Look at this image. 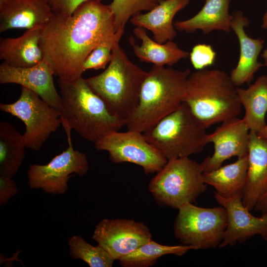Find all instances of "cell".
Listing matches in <instances>:
<instances>
[{
    "label": "cell",
    "mask_w": 267,
    "mask_h": 267,
    "mask_svg": "<svg viewBox=\"0 0 267 267\" xmlns=\"http://www.w3.org/2000/svg\"><path fill=\"white\" fill-rule=\"evenodd\" d=\"M94 147L107 151L113 163L135 164L141 167L146 175L158 173L168 162L143 133L135 131L111 132L95 142Z\"/></svg>",
    "instance_id": "30bf717a"
},
{
    "label": "cell",
    "mask_w": 267,
    "mask_h": 267,
    "mask_svg": "<svg viewBox=\"0 0 267 267\" xmlns=\"http://www.w3.org/2000/svg\"><path fill=\"white\" fill-rule=\"evenodd\" d=\"M189 57L193 67L196 70H200L206 69L214 63L216 52L211 45L199 44L193 47Z\"/></svg>",
    "instance_id": "f546056e"
},
{
    "label": "cell",
    "mask_w": 267,
    "mask_h": 267,
    "mask_svg": "<svg viewBox=\"0 0 267 267\" xmlns=\"http://www.w3.org/2000/svg\"><path fill=\"white\" fill-rule=\"evenodd\" d=\"M0 110L23 121L26 148L34 151L40 150L50 134L62 125L60 111L24 87L16 101L0 103Z\"/></svg>",
    "instance_id": "9c48e42d"
},
{
    "label": "cell",
    "mask_w": 267,
    "mask_h": 267,
    "mask_svg": "<svg viewBox=\"0 0 267 267\" xmlns=\"http://www.w3.org/2000/svg\"><path fill=\"white\" fill-rule=\"evenodd\" d=\"M264 61V65L267 67V48H266L261 54Z\"/></svg>",
    "instance_id": "d590c367"
},
{
    "label": "cell",
    "mask_w": 267,
    "mask_h": 267,
    "mask_svg": "<svg viewBox=\"0 0 267 267\" xmlns=\"http://www.w3.org/2000/svg\"><path fill=\"white\" fill-rule=\"evenodd\" d=\"M262 28L264 29H267V9L263 17V23L262 25Z\"/></svg>",
    "instance_id": "e575fe53"
},
{
    "label": "cell",
    "mask_w": 267,
    "mask_h": 267,
    "mask_svg": "<svg viewBox=\"0 0 267 267\" xmlns=\"http://www.w3.org/2000/svg\"><path fill=\"white\" fill-rule=\"evenodd\" d=\"M206 130L183 102L143 134L168 161L189 157L202 151L208 143Z\"/></svg>",
    "instance_id": "8992f818"
},
{
    "label": "cell",
    "mask_w": 267,
    "mask_h": 267,
    "mask_svg": "<svg viewBox=\"0 0 267 267\" xmlns=\"http://www.w3.org/2000/svg\"><path fill=\"white\" fill-rule=\"evenodd\" d=\"M254 209L262 214L267 213V189L257 201Z\"/></svg>",
    "instance_id": "d6a6232c"
},
{
    "label": "cell",
    "mask_w": 267,
    "mask_h": 267,
    "mask_svg": "<svg viewBox=\"0 0 267 267\" xmlns=\"http://www.w3.org/2000/svg\"><path fill=\"white\" fill-rule=\"evenodd\" d=\"M214 197L219 205L225 210L227 219L222 240L219 247L235 245L255 235H259L267 241V213L259 217L252 215L243 204L242 195L225 198L215 192Z\"/></svg>",
    "instance_id": "4fadbf2b"
},
{
    "label": "cell",
    "mask_w": 267,
    "mask_h": 267,
    "mask_svg": "<svg viewBox=\"0 0 267 267\" xmlns=\"http://www.w3.org/2000/svg\"><path fill=\"white\" fill-rule=\"evenodd\" d=\"M1 0H0V1H1Z\"/></svg>",
    "instance_id": "8d00e7d4"
},
{
    "label": "cell",
    "mask_w": 267,
    "mask_h": 267,
    "mask_svg": "<svg viewBox=\"0 0 267 267\" xmlns=\"http://www.w3.org/2000/svg\"><path fill=\"white\" fill-rule=\"evenodd\" d=\"M190 250H196L191 245L168 246L152 239L119 260L124 267H148L154 265L162 256L173 254L180 256Z\"/></svg>",
    "instance_id": "484cf974"
},
{
    "label": "cell",
    "mask_w": 267,
    "mask_h": 267,
    "mask_svg": "<svg viewBox=\"0 0 267 267\" xmlns=\"http://www.w3.org/2000/svg\"><path fill=\"white\" fill-rule=\"evenodd\" d=\"M189 2L190 0H161L153 9L144 14L134 15L130 21L136 27L150 31L155 41L164 44L173 41L177 36L174 18Z\"/></svg>",
    "instance_id": "d6986e66"
},
{
    "label": "cell",
    "mask_w": 267,
    "mask_h": 267,
    "mask_svg": "<svg viewBox=\"0 0 267 267\" xmlns=\"http://www.w3.org/2000/svg\"><path fill=\"white\" fill-rule=\"evenodd\" d=\"M70 256L86 262L90 267H112L115 260L99 245L93 246L76 235L68 241Z\"/></svg>",
    "instance_id": "4316f807"
},
{
    "label": "cell",
    "mask_w": 267,
    "mask_h": 267,
    "mask_svg": "<svg viewBox=\"0 0 267 267\" xmlns=\"http://www.w3.org/2000/svg\"><path fill=\"white\" fill-rule=\"evenodd\" d=\"M248 167V155L238 157L234 163L203 173L205 183L212 186L220 195L229 198L243 196Z\"/></svg>",
    "instance_id": "603a6c76"
},
{
    "label": "cell",
    "mask_w": 267,
    "mask_h": 267,
    "mask_svg": "<svg viewBox=\"0 0 267 267\" xmlns=\"http://www.w3.org/2000/svg\"><path fill=\"white\" fill-rule=\"evenodd\" d=\"M236 91L245 110L244 122L250 132L258 134L267 125V75L260 76L246 89L236 87Z\"/></svg>",
    "instance_id": "cb8c5ba5"
},
{
    "label": "cell",
    "mask_w": 267,
    "mask_h": 267,
    "mask_svg": "<svg viewBox=\"0 0 267 267\" xmlns=\"http://www.w3.org/2000/svg\"><path fill=\"white\" fill-rule=\"evenodd\" d=\"M149 228L133 220L104 219L95 227L92 239L115 261L151 240Z\"/></svg>",
    "instance_id": "7c38bea8"
},
{
    "label": "cell",
    "mask_w": 267,
    "mask_h": 267,
    "mask_svg": "<svg viewBox=\"0 0 267 267\" xmlns=\"http://www.w3.org/2000/svg\"><path fill=\"white\" fill-rule=\"evenodd\" d=\"M183 102L206 129L238 117L242 107L230 76L219 69L190 73Z\"/></svg>",
    "instance_id": "277c9868"
},
{
    "label": "cell",
    "mask_w": 267,
    "mask_h": 267,
    "mask_svg": "<svg viewBox=\"0 0 267 267\" xmlns=\"http://www.w3.org/2000/svg\"><path fill=\"white\" fill-rule=\"evenodd\" d=\"M125 29H120L115 35L97 45L89 54L83 65V71L89 69H103L108 64L112 57L113 47L119 43Z\"/></svg>",
    "instance_id": "f1b7e54d"
},
{
    "label": "cell",
    "mask_w": 267,
    "mask_h": 267,
    "mask_svg": "<svg viewBox=\"0 0 267 267\" xmlns=\"http://www.w3.org/2000/svg\"><path fill=\"white\" fill-rule=\"evenodd\" d=\"M148 184V190L160 205L178 209L195 202L207 189L200 163L189 157L168 160Z\"/></svg>",
    "instance_id": "52a82bcc"
},
{
    "label": "cell",
    "mask_w": 267,
    "mask_h": 267,
    "mask_svg": "<svg viewBox=\"0 0 267 267\" xmlns=\"http://www.w3.org/2000/svg\"><path fill=\"white\" fill-rule=\"evenodd\" d=\"M18 192L16 183L12 178L0 176V206L8 203Z\"/></svg>",
    "instance_id": "1f68e13d"
},
{
    "label": "cell",
    "mask_w": 267,
    "mask_h": 267,
    "mask_svg": "<svg viewBox=\"0 0 267 267\" xmlns=\"http://www.w3.org/2000/svg\"><path fill=\"white\" fill-rule=\"evenodd\" d=\"M43 28L27 30L20 37L1 38L0 58L15 67L35 66L44 59L40 41Z\"/></svg>",
    "instance_id": "ffe728a7"
},
{
    "label": "cell",
    "mask_w": 267,
    "mask_h": 267,
    "mask_svg": "<svg viewBox=\"0 0 267 267\" xmlns=\"http://www.w3.org/2000/svg\"><path fill=\"white\" fill-rule=\"evenodd\" d=\"M161 0H113L109 5L114 17L115 32L125 29L127 22L134 15L149 11Z\"/></svg>",
    "instance_id": "83f0119b"
},
{
    "label": "cell",
    "mask_w": 267,
    "mask_h": 267,
    "mask_svg": "<svg viewBox=\"0 0 267 267\" xmlns=\"http://www.w3.org/2000/svg\"><path fill=\"white\" fill-rule=\"evenodd\" d=\"M232 14L231 29L238 40L240 54L230 77L234 86L238 87L244 84H249L255 73L263 66L258 61V56L263 48L264 40L252 38L247 34L245 28L249 26L250 21L242 11L236 10Z\"/></svg>",
    "instance_id": "2e32d148"
},
{
    "label": "cell",
    "mask_w": 267,
    "mask_h": 267,
    "mask_svg": "<svg viewBox=\"0 0 267 267\" xmlns=\"http://www.w3.org/2000/svg\"><path fill=\"white\" fill-rule=\"evenodd\" d=\"M53 13L47 0H2L0 32L14 28H43Z\"/></svg>",
    "instance_id": "e0dca14e"
},
{
    "label": "cell",
    "mask_w": 267,
    "mask_h": 267,
    "mask_svg": "<svg viewBox=\"0 0 267 267\" xmlns=\"http://www.w3.org/2000/svg\"><path fill=\"white\" fill-rule=\"evenodd\" d=\"M257 134L260 136L267 139V125Z\"/></svg>",
    "instance_id": "836d02e7"
},
{
    "label": "cell",
    "mask_w": 267,
    "mask_h": 267,
    "mask_svg": "<svg viewBox=\"0 0 267 267\" xmlns=\"http://www.w3.org/2000/svg\"><path fill=\"white\" fill-rule=\"evenodd\" d=\"M190 70L153 65L142 83L138 104L128 118V130L144 133L183 102Z\"/></svg>",
    "instance_id": "3957f363"
},
{
    "label": "cell",
    "mask_w": 267,
    "mask_h": 267,
    "mask_svg": "<svg viewBox=\"0 0 267 267\" xmlns=\"http://www.w3.org/2000/svg\"><path fill=\"white\" fill-rule=\"evenodd\" d=\"M231 0H205L204 5L196 14L185 20L176 21L174 27L178 31L188 33L197 30L204 34L215 30L229 33L233 18L229 12Z\"/></svg>",
    "instance_id": "44dd1931"
},
{
    "label": "cell",
    "mask_w": 267,
    "mask_h": 267,
    "mask_svg": "<svg viewBox=\"0 0 267 267\" xmlns=\"http://www.w3.org/2000/svg\"><path fill=\"white\" fill-rule=\"evenodd\" d=\"M52 12L61 15H70L82 3L89 0H47ZM101 1L102 0H97Z\"/></svg>",
    "instance_id": "4dcf8cb0"
},
{
    "label": "cell",
    "mask_w": 267,
    "mask_h": 267,
    "mask_svg": "<svg viewBox=\"0 0 267 267\" xmlns=\"http://www.w3.org/2000/svg\"><path fill=\"white\" fill-rule=\"evenodd\" d=\"M115 33L109 5L89 0L70 15L53 13L42 30L40 44L54 76L74 80L82 77L83 63L91 51Z\"/></svg>",
    "instance_id": "6da1fadb"
},
{
    "label": "cell",
    "mask_w": 267,
    "mask_h": 267,
    "mask_svg": "<svg viewBox=\"0 0 267 267\" xmlns=\"http://www.w3.org/2000/svg\"><path fill=\"white\" fill-rule=\"evenodd\" d=\"M23 136L11 124L0 122V176L12 178L21 167L25 154Z\"/></svg>",
    "instance_id": "d4e9b609"
},
{
    "label": "cell",
    "mask_w": 267,
    "mask_h": 267,
    "mask_svg": "<svg viewBox=\"0 0 267 267\" xmlns=\"http://www.w3.org/2000/svg\"><path fill=\"white\" fill-rule=\"evenodd\" d=\"M221 123L207 135V142L213 144L214 152L200 163L203 173L220 168L232 157L248 155L250 131L243 119L236 117Z\"/></svg>",
    "instance_id": "5bb4252c"
},
{
    "label": "cell",
    "mask_w": 267,
    "mask_h": 267,
    "mask_svg": "<svg viewBox=\"0 0 267 267\" xmlns=\"http://www.w3.org/2000/svg\"><path fill=\"white\" fill-rule=\"evenodd\" d=\"M68 141V147L47 164L30 166L27 174L30 188L50 194H63L68 190L72 174L82 177L87 174L89 165L86 154L74 148L71 138Z\"/></svg>",
    "instance_id": "8fae6325"
},
{
    "label": "cell",
    "mask_w": 267,
    "mask_h": 267,
    "mask_svg": "<svg viewBox=\"0 0 267 267\" xmlns=\"http://www.w3.org/2000/svg\"><path fill=\"white\" fill-rule=\"evenodd\" d=\"M51 68L44 59L29 67H15L5 62L0 66V83L16 84L39 95L60 111L61 97L55 87Z\"/></svg>",
    "instance_id": "9a60e30c"
},
{
    "label": "cell",
    "mask_w": 267,
    "mask_h": 267,
    "mask_svg": "<svg viewBox=\"0 0 267 267\" xmlns=\"http://www.w3.org/2000/svg\"><path fill=\"white\" fill-rule=\"evenodd\" d=\"M61 97L62 126L67 137L72 129L82 138L96 142L107 134L119 131L126 122L114 114L82 77L58 78Z\"/></svg>",
    "instance_id": "7a4b0ae2"
},
{
    "label": "cell",
    "mask_w": 267,
    "mask_h": 267,
    "mask_svg": "<svg viewBox=\"0 0 267 267\" xmlns=\"http://www.w3.org/2000/svg\"><path fill=\"white\" fill-rule=\"evenodd\" d=\"M248 160L247 179L242 202L251 211L267 189V139L250 131Z\"/></svg>",
    "instance_id": "ac0fdd59"
},
{
    "label": "cell",
    "mask_w": 267,
    "mask_h": 267,
    "mask_svg": "<svg viewBox=\"0 0 267 267\" xmlns=\"http://www.w3.org/2000/svg\"><path fill=\"white\" fill-rule=\"evenodd\" d=\"M133 32L141 44H136L132 37L130 38V44L135 55L141 62L151 63L156 66H171L189 56L188 52L180 48L173 41L160 44L151 39L146 30L142 27H135Z\"/></svg>",
    "instance_id": "7402d4cb"
},
{
    "label": "cell",
    "mask_w": 267,
    "mask_h": 267,
    "mask_svg": "<svg viewBox=\"0 0 267 267\" xmlns=\"http://www.w3.org/2000/svg\"><path fill=\"white\" fill-rule=\"evenodd\" d=\"M178 209L174 230L175 237L182 243L196 250L219 246L227 222L223 207L202 208L189 202Z\"/></svg>",
    "instance_id": "ba28073f"
},
{
    "label": "cell",
    "mask_w": 267,
    "mask_h": 267,
    "mask_svg": "<svg viewBox=\"0 0 267 267\" xmlns=\"http://www.w3.org/2000/svg\"><path fill=\"white\" fill-rule=\"evenodd\" d=\"M147 74L130 61L117 43L108 67L100 74L86 81L110 110L126 122L138 104Z\"/></svg>",
    "instance_id": "5b68a950"
}]
</instances>
